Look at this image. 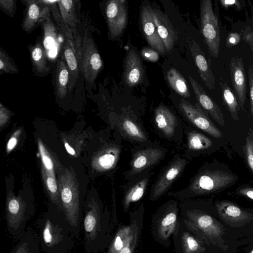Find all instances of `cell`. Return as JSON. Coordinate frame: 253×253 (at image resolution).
<instances>
[{"label": "cell", "instance_id": "7bdbcfd3", "mask_svg": "<svg viewBox=\"0 0 253 253\" xmlns=\"http://www.w3.org/2000/svg\"><path fill=\"white\" fill-rule=\"evenodd\" d=\"M248 77L250 86V109L253 116V66L251 65L248 68Z\"/></svg>", "mask_w": 253, "mask_h": 253}, {"label": "cell", "instance_id": "4fadbf2b", "mask_svg": "<svg viewBox=\"0 0 253 253\" xmlns=\"http://www.w3.org/2000/svg\"><path fill=\"white\" fill-rule=\"evenodd\" d=\"M231 80L240 107L244 110L247 93V79L243 59L233 57L230 63Z\"/></svg>", "mask_w": 253, "mask_h": 253}, {"label": "cell", "instance_id": "4dcf8cb0", "mask_svg": "<svg viewBox=\"0 0 253 253\" xmlns=\"http://www.w3.org/2000/svg\"><path fill=\"white\" fill-rule=\"evenodd\" d=\"M187 142L188 148L192 151L206 149L212 145V142L210 139L196 131L188 133Z\"/></svg>", "mask_w": 253, "mask_h": 253}, {"label": "cell", "instance_id": "816d5d0a", "mask_svg": "<svg viewBox=\"0 0 253 253\" xmlns=\"http://www.w3.org/2000/svg\"><path fill=\"white\" fill-rule=\"evenodd\" d=\"M240 193L253 200V189L247 188L241 189Z\"/></svg>", "mask_w": 253, "mask_h": 253}, {"label": "cell", "instance_id": "f6af8a7d", "mask_svg": "<svg viewBox=\"0 0 253 253\" xmlns=\"http://www.w3.org/2000/svg\"><path fill=\"white\" fill-rule=\"evenodd\" d=\"M21 133V129L17 130L9 139L6 146V152H10L16 145L18 137Z\"/></svg>", "mask_w": 253, "mask_h": 253}, {"label": "cell", "instance_id": "30bf717a", "mask_svg": "<svg viewBox=\"0 0 253 253\" xmlns=\"http://www.w3.org/2000/svg\"><path fill=\"white\" fill-rule=\"evenodd\" d=\"M179 107L184 116L195 126L213 137L219 138L222 137L221 132L198 105L194 106L182 99Z\"/></svg>", "mask_w": 253, "mask_h": 253}, {"label": "cell", "instance_id": "44dd1931", "mask_svg": "<svg viewBox=\"0 0 253 253\" xmlns=\"http://www.w3.org/2000/svg\"><path fill=\"white\" fill-rule=\"evenodd\" d=\"M38 234L30 227L10 253H38L40 252Z\"/></svg>", "mask_w": 253, "mask_h": 253}, {"label": "cell", "instance_id": "d6a6232c", "mask_svg": "<svg viewBox=\"0 0 253 253\" xmlns=\"http://www.w3.org/2000/svg\"><path fill=\"white\" fill-rule=\"evenodd\" d=\"M129 228L120 230L110 246L107 253H119L125 246L129 237Z\"/></svg>", "mask_w": 253, "mask_h": 253}, {"label": "cell", "instance_id": "ab89813d", "mask_svg": "<svg viewBox=\"0 0 253 253\" xmlns=\"http://www.w3.org/2000/svg\"><path fill=\"white\" fill-rule=\"evenodd\" d=\"M224 210L226 214L231 217H238L242 214L241 209L238 207L228 203H221L219 206Z\"/></svg>", "mask_w": 253, "mask_h": 253}, {"label": "cell", "instance_id": "e0dca14e", "mask_svg": "<svg viewBox=\"0 0 253 253\" xmlns=\"http://www.w3.org/2000/svg\"><path fill=\"white\" fill-rule=\"evenodd\" d=\"M144 69L140 56L131 49L125 58L123 76L125 83L130 87L139 84L143 80Z\"/></svg>", "mask_w": 253, "mask_h": 253}, {"label": "cell", "instance_id": "d590c367", "mask_svg": "<svg viewBox=\"0 0 253 253\" xmlns=\"http://www.w3.org/2000/svg\"><path fill=\"white\" fill-rule=\"evenodd\" d=\"M42 1L48 7L50 12H51L52 15L57 24V25L61 32L65 24L63 22L60 13L59 9L57 5V0H42Z\"/></svg>", "mask_w": 253, "mask_h": 253}, {"label": "cell", "instance_id": "cb8c5ba5", "mask_svg": "<svg viewBox=\"0 0 253 253\" xmlns=\"http://www.w3.org/2000/svg\"><path fill=\"white\" fill-rule=\"evenodd\" d=\"M167 80L171 88L183 98H189L190 92L185 79L174 68H171L167 73Z\"/></svg>", "mask_w": 253, "mask_h": 253}, {"label": "cell", "instance_id": "9c48e42d", "mask_svg": "<svg viewBox=\"0 0 253 253\" xmlns=\"http://www.w3.org/2000/svg\"><path fill=\"white\" fill-rule=\"evenodd\" d=\"M126 0H111L106 4L105 13L110 34L112 38L120 35L127 22Z\"/></svg>", "mask_w": 253, "mask_h": 253}, {"label": "cell", "instance_id": "f5cc1de1", "mask_svg": "<svg viewBox=\"0 0 253 253\" xmlns=\"http://www.w3.org/2000/svg\"><path fill=\"white\" fill-rule=\"evenodd\" d=\"M64 145L66 151L69 154L72 156H74L75 155V150L69 145L68 142H65Z\"/></svg>", "mask_w": 253, "mask_h": 253}, {"label": "cell", "instance_id": "11a10c76", "mask_svg": "<svg viewBox=\"0 0 253 253\" xmlns=\"http://www.w3.org/2000/svg\"><path fill=\"white\" fill-rule=\"evenodd\" d=\"M38 253H41L40 252H38Z\"/></svg>", "mask_w": 253, "mask_h": 253}, {"label": "cell", "instance_id": "4316f807", "mask_svg": "<svg viewBox=\"0 0 253 253\" xmlns=\"http://www.w3.org/2000/svg\"><path fill=\"white\" fill-rule=\"evenodd\" d=\"M219 85L222 90L223 101L230 113L232 119L237 121L239 120L240 106L235 94L227 84L220 80Z\"/></svg>", "mask_w": 253, "mask_h": 253}, {"label": "cell", "instance_id": "603a6c76", "mask_svg": "<svg viewBox=\"0 0 253 253\" xmlns=\"http://www.w3.org/2000/svg\"><path fill=\"white\" fill-rule=\"evenodd\" d=\"M57 5L64 24L71 29L73 35L77 33V19L76 14V1L57 0Z\"/></svg>", "mask_w": 253, "mask_h": 253}, {"label": "cell", "instance_id": "d6986e66", "mask_svg": "<svg viewBox=\"0 0 253 253\" xmlns=\"http://www.w3.org/2000/svg\"><path fill=\"white\" fill-rule=\"evenodd\" d=\"M27 10L22 28L26 32H31L48 9L42 0H25Z\"/></svg>", "mask_w": 253, "mask_h": 253}, {"label": "cell", "instance_id": "8992f818", "mask_svg": "<svg viewBox=\"0 0 253 253\" xmlns=\"http://www.w3.org/2000/svg\"><path fill=\"white\" fill-rule=\"evenodd\" d=\"M235 180V177L225 171L206 170L199 173L185 189L192 194H201L224 188Z\"/></svg>", "mask_w": 253, "mask_h": 253}, {"label": "cell", "instance_id": "6da1fadb", "mask_svg": "<svg viewBox=\"0 0 253 253\" xmlns=\"http://www.w3.org/2000/svg\"><path fill=\"white\" fill-rule=\"evenodd\" d=\"M41 250L45 253L70 251L75 237L64 213L58 209L46 213L38 219Z\"/></svg>", "mask_w": 253, "mask_h": 253}, {"label": "cell", "instance_id": "7402d4cb", "mask_svg": "<svg viewBox=\"0 0 253 253\" xmlns=\"http://www.w3.org/2000/svg\"><path fill=\"white\" fill-rule=\"evenodd\" d=\"M69 71L65 61L62 57L57 61L55 88L57 96L64 99L68 92Z\"/></svg>", "mask_w": 253, "mask_h": 253}, {"label": "cell", "instance_id": "f35d334b", "mask_svg": "<svg viewBox=\"0 0 253 253\" xmlns=\"http://www.w3.org/2000/svg\"><path fill=\"white\" fill-rule=\"evenodd\" d=\"M159 53L155 49L144 47L141 51L142 57L146 60L155 62L157 61L159 59Z\"/></svg>", "mask_w": 253, "mask_h": 253}, {"label": "cell", "instance_id": "f907efd6", "mask_svg": "<svg viewBox=\"0 0 253 253\" xmlns=\"http://www.w3.org/2000/svg\"><path fill=\"white\" fill-rule=\"evenodd\" d=\"M132 235H130L126 241V244L124 248L119 253H131L132 248Z\"/></svg>", "mask_w": 253, "mask_h": 253}, {"label": "cell", "instance_id": "e575fe53", "mask_svg": "<svg viewBox=\"0 0 253 253\" xmlns=\"http://www.w3.org/2000/svg\"><path fill=\"white\" fill-rule=\"evenodd\" d=\"M19 70L13 60L7 55L5 52L0 48V72L2 74H15Z\"/></svg>", "mask_w": 253, "mask_h": 253}, {"label": "cell", "instance_id": "9a60e30c", "mask_svg": "<svg viewBox=\"0 0 253 253\" xmlns=\"http://www.w3.org/2000/svg\"><path fill=\"white\" fill-rule=\"evenodd\" d=\"M152 13L159 36L166 51L170 52L177 40V33L167 15L158 9H153Z\"/></svg>", "mask_w": 253, "mask_h": 253}, {"label": "cell", "instance_id": "74e56055", "mask_svg": "<svg viewBox=\"0 0 253 253\" xmlns=\"http://www.w3.org/2000/svg\"><path fill=\"white\" fill-rule=\"evenodd\" d=\"M244 150L248 165L253 171V139L249 136L246 138Z\"/></svg>", "mask_w": 253, "mask_h": 253}, {"label": "cell", "instance_id": "ac0fdd59", "mask_svg": "<svg viewBox=\"0 0 253 253\" xmlns=\"http://www.w3.org/2000/svg\"><path fill=\"white\" fill-rule=\"evenodd\" d=\"M189 79L199 103L215 122L219 125L224 126L225 122L223 113L218 105L191 76H189Z\"/></svg>", "mask_w": 253, "mask_h": 253}, {"label": "cell", "instance_id": "5bb4252c", "mask_svg": "<svg viewBox=\"0 0 253 253\" xmlns=\"http://www.w3.org/2000/svg\"><path fill=\"white\" fill-rule=\"evenodd\" d=\"M164 155V151L158 148H150L137 152L131 161L128 176H134L157 164Z\"/></svg>", "mask_w": 253, "mask_h": 253}, {"label": "cell", "instance_id": "d4e9b609", "mask_svg": "<svg viewBox=\"0 0 253 253\" xmlns=\"http://www.w3.org/2000/svg\"><path fill=\"white\" fill-rule=\"evenodd\" d=\"M41 20L43 28V45L46 51L53 48L57 45V31L51 20L49 8Z\"/></svg>", "mask_w": 253, "mask_h": 253}, {"label": "cell", "instance_id": "60d3db41", "mask_svg": "<svg viewBox=\"0 0 253 253\" xmlns=\"http://www.w3.org/2000/svg\"><path fill=\"white\" fill-rule=\"evenodd\" d=\"M242 34L243 39L250 46L253 52V16L252 25L245 27Z\"/></svg>", "mask_w": 253, "mask_h": 253}, {"label": "cell", "instance_id": "7a4b0ae2", "mask_svg": "<svg viewBox=\"0 0 253 253\" xmlns=\"http://www.w3.org/2000/svg\"><path fill=\"white\" fill-rule=\"evenodd\" d=\"M58 183L62 212L66 216L76 239H78L83 214L78 179L71 170L65 169L60 175Z\"/></svg>", "mask_w": 253, "mask_h": 253}, {"label": "cell", "instance_id": "ee69618b", "mask_svg": "<svg viewBox=\"0 0 253 253\" xmlns=\"http://www.w3.org/2000/svg\"><path fill=\"white\" fill-rule=\"evenodd\" d=\"M10 111L2 103L0 104V126L2 128L8 121L10 117Z\"/></svg>", "mask_w": 253, "mask_h": 253}, {"label": "cell", "instance_id": "836d02e7", "mask_svg": "<svg viewBox=\"0 0 253 253\" xmlns=\"http://www.w3.org/2000/svg\"><path fill=\"white\" fill-rule=\"evenodd\" d=\"M38 144L42 165V169L55 175L52 159L40 138L38 139Z\"/></svg>", "mask_w": 253, "mask_h": 253}, {"label": "cell", "instance_id": "f1b7e54d", "mask_svg": "<svg viewBox=\"0 0 253 253\" xmlns=\"http://www.w3.org/2000/svg\"><path fill=\"white\" fill-rule=\"evenodd\" d=\"M42 174L44 185L52 204L56 208L62 211L60 200L59 190L57 186L55 176L42 169Z\"/></svg>", "mask_w": 253, "mask_h": 253}, {"label": "cell", "instance_id": "db71d44e", "mask_svg": "<svg viewBox=\"0 0 253 253\" xmlns=\"http://www.w3.org/2000/svg\"><path fill=\"white\" fill-rule=\"evenodd\" d=\"M56 253H70V251H63V252H60Z\"/></svg>", "mask_w": 253, "mask_h": 253}, {"label": "cell", "instance_id": "7c38bea8", "mask_svg": "<svg viewBox=\"0 0 253 253\" xmlns=\"http://www.w3.org/2000/svg\"><path fill=\"white\" fill-rule=\"evenodd\" d=\"M152 11V8L149 4L142 7L140 14L142 29L148 44L161 55H164L167 51L158 33Z\"/></svg>", "mask_w": 253, "mask_h": 253}, {"label": "cell", "instance_id": "c3c4849f", "mask_svg": "<svg viewBox=\"0 0 253 253\" xmlns=\"http://www.w3.org/2000/svg\"><path fill=\"white\" fill-rule=\"evenodd\" d=\"M186 247L189 252L195 251L198 247L197 241L191 236H188L185 238Z\"/></svg>", "mask_w": 253, "mask_h": 253}, {"label": "cell", "instance_id": "ffe728a7", "mask_svg": "<svg viewBox=\"0 0 253 253\" xmlns=\"http://www.w3.org/2000/svg\"><path fill=\"white\" fill-rule=\"evenodd\" d=\"M155 120L158 127L166 136H172L177 125L174 115L166 106L160 105L155 110Z\"/></svg>", "mask_w": 253, "mask_h": 253}, {"label": "cell", "instance_id": "bcb514c9", "mask_svg": "<svg viewBox=\"0 0 253 253\" xmlns=\"http://www.w3.org/2000/svg\"><path fill=\"white\" fill-rule=\"evenodd\" d=\"M240 39L241 37L238 34L231 33L228 35L226 38V46L228 47H231L237 44L240 41Z\"/></svg>", "mask_w": 253, "mask_h": 253}, {"label": "cell", "instance_id": "2e32d148", "mask_svg": "<svg viewBox=\"0 0 253 253\" xmlns=\"http://www.w3.org/2000/svg\"><path fill=\"white\" fill-rule=\"evenodd\" d=\"M189 46L201 78L209 89H214L215 78L204 52L198 43L193 39L189 41Z\"/></svg>", "mask_w": 253, "mask_h": 253}, {"label": "cell", "instance_id": "9f6ffc18", "mask_svg": "<svg viewBox=\"0 0 253 253\" xmlns=\"http://www.w3.org/2000/svg\"><path fill=\"white\" fill-rule=\"evenodd\" d=\"M252 253H253V251L252 252Z\"/></svg>", "mask_w": 253, "mask_h": 253}, {"label": "cell", "instance_id": "f546056e", "mask_svg": "<svg viewBox=\"0 0 253 253\" xmlns=\"http://www.w3.org/2000/svg\"><path fill=\"white\" fill-rule=\"evenodd\" d=\"M119 152L117 148L106 149L95 159V167L100 170H107L113 168L117 163Z\"/></svg>", "mask_w": 253, "mask_h": 253}, {"label": "cell", "instance_id": "3957f363", "mask_svg": "<svg viewBox=\"0 0 253 253\" xmlns=\"http://www.w3.org/2000/svg\"><path fill=\"white\" fill-rule=\"evenodd\" d=\"M82 222L85 253H97L103 246V221L101 208L94 199L85 205Z\"/></svg>", "mask_w": 253, "mask_h": 253}, {"label": "cell", "instance_id": "1f68e13d", "mask_svg": "<svg viewBox=\"0 0 253 253\" xmlns=\"http://www.w3.org/2000/svg\"><path fill=\"white\" fill-rule=\"evenodd\" d=\"M121 128L125 134L133 139L136 140H144L146 136L139 127L132 121L127 119H123L121 123Z\"/></svg>", "mask_w": 253, "mask_h": 253}, {"label": "cell", "instance_id": "ba28073f", "mask_svg": "<svg viewBox=\"0 0 253 253\" xmlns=\"http://www.w3.org/2000/svg\"><path fill=\"white\" fill-rule=\"evenodd\" d=\"M61 32L64 39V60L69 71L68 92L71 93L81 72V62L75 49L74 36L70 28L65 25Z\"/></svg>", "mask_w": 253, "mask_h": 253}, {"label": "cell", "instance_id": "681fc988", "mask_svg": "<svg viewBox=\"0 0 253 253\" xmlns=\"http://www.w3.org/2000/svg\"><path fill=\"white\" fill-rule=\"evenodd\" d=\"M219 2L224 8H228L231 6H235L238 10H240L242 8L241 3L239 0H220Z\"/></svg>", "mask_w": 253, "mask_h": 253}, {"label": "cell", "instance_id": "484cf974", "mask_svg": "<svg viewBox=\"0 0 253 253\" xmlns=\"http://www.w3.org/2000/svg\"><path fill=\"white\" fill-rule=\"evenodd\" d=\"M149 175L143 176L130 185L125 193L124 205L127 207L132 203L138 201L143 196L148 181Z\"/></svg>", "mask_w": 253, "mask_h": 253}, {"label": "cell", "instance_id": "8fae6325", "mask_svg": "<svg viewBox=\"0 0 253 253\" xmlns=\"http://www.w3.org/2000/svg\"><path fill=\"white\" fill-rule=\"evenodd\" d=\"M187 161L176 158L170 162L152 187L150 197L155 200L164 194L184 169Z\"/></svg>", "mask_w": 253, "mask_h": 253}, {"label": "cell", "instance_id": "b9f144b4", "mask_svg": "<svg viewBox=\"0 0 253 253\" xmlns=\"http://www.w3.org/2000/svg\"><path fill=\"white\" fill-rule=\"evenodd\" d=\"M1 8L10 16H13L15 12V1L13 0H0Z\"/></svg>", "mask_w": 253, "mask_h": 253}, {"label": "cell", "instance_id": "7dc6e473", "mask_svg": "<svg viewBox=\"0 0 253 253\" xmlns=\"http://www.w3.org/2000/svg\"><path fill=\"white\" fill-rule=\"evenodd\" d=\"M212 219L207 215H204L200 216L198 220L200 226L203 228H207L211 226L212 224Z\"/></svg>", "mask_w": 253, "mask_h": 253}, {"label": "cell", "instance_id": "5b68a950", "mask_svg": "<svg viewBox=\"0 0 253 253\" xmlns=\"http://www.w3.org/2000/svg\"><path fill=\"white\" fill-rule=\"evenodd\" d=\"M200 19L201 33L210 55L217 58L220 36L217 17L213 11L211 0L201 1Z\"/></svg>", "mask_w": 253, "mask_h": 253}, {"label": "cell", "instance_id": "83f0119b", "mask_svg": "<svg viewBox=\"0 0 253 253\" xmlns=\"http://www.w3.org/2000/svg\"><path fill=\"white\" fill-rule=\"evenodd\" d=\"M31 58L32 64L37 71L42 74H46L49 71L47 65L46 52L41 43H37L31 48Z\"/></svg>", "mask_w": 253, "mask_h": 253}, {"label": "cell", "instance_id": "277c9868", "mask_svg": "<svg viewBox=\"0 0 253 253\" xmlns=\"http://www.w3.org/2000/svg\"><path fill=\"white\" fill-rule=\"evenodd\" d=\"M33 215V210L24 199L9 193L6 197L5 216L7 230L12 237L20 239L24 235L27 224Z\"/></svg>", "mask_w": 253, "mask_h": 253}, {"label": "cell", "instance_id": "52a82bcc", "mask_svg": "<svg viewBox=\"0 0 253 253\" xmlns=\"http://www.w3.org/2000/svg\"><path fill=\"white\" fill-rule=\"evenodd\" d=\"M103 62L98 49L88 32L82 38L80 71L88 84L95 81L102 68Z\"/></svg>", "mask_w": 253, "mask_h": 253}, {"label": "cell", "instance_id": "8d00e7d4", "mask_svg": "<svg viewBox=\"0 0 253 253\" xmlns=\"http://www.w3.org/2000/svg\"><path fill=\"white\" fill-rule=\"evenodd\" d=\"M176 220V215L175 212H171L167 214L163 219L161 222V229L163 232L167 230L169 234L175 224Z\"/></svg>", "mask_w": 253, "mask_h": 253}]
</instances>
